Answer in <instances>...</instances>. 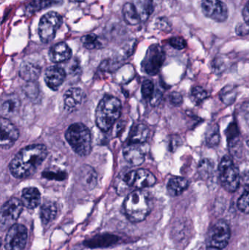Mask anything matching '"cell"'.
I'll return each instance as SVG.
<instances>
[{
    "instance_id": "obj_1",
    "label": "cell",
    "mask_w": 249,
    "mask_h": 250,
    "mask_svg": "<svg viewBox=\"0 0 249 250\" xmlns=\"http://www.w3.org/2000/svg\"><path fill=\"white\" fill-rule=\"evenodd\" d=\"M48 155V149L42 144H32L22 148L10 162V173L17 179L32 176Z\"/></svg>"
},
{
    "instance_id": "obj_2",
    "label": "cell",
    "mask_w": 249,
    "mask_h": 250,
    "mask_svg": "<svg viewBox=\"0 0 249 250\" xmlns=\"http://www.w3.org/2000/svg\"><path fill=\"white\" fill-rule=\"evenodd\" d=\"M152 207V196L143 189H135L130 192L124 203V213L132 223L143 221L150 214Z\"/></svg>"
},
{
    "instance_id": "obj_3",
    "label": "cell",
    "mask_w": 249,
    "mask_h": 250,
    "mask_svg": "<svg viewBox=\"0 0 249 250\" xmlns=\"http://www.w3.org/2000/svg\"><path fill=\"white\" fill-rule=\"evenodd\" d=\"M121 102L118 98L105 96L101 100L96 110V124L98 127L108 132L118 120L121 114Z\"/></svg>"
},
{
    "instance_id": "obj_4",
    "label": "cell",
    "mask_w": 249,
    "mask_h": 250,
    "mask_svg": "<svg viewBox=\"0 0 249 250\" xmlns=\"http://www.w3.org/2000/svg\"><path fill=\"white\" fill-rule=\"evenodd\" d=\"M65 138L75 152L85 157L92 151V135L86 125L74 123L70 125L65 132Z\"/></svg>"
},
{
    "instance_id": "obj_5",
    "label": "cell",
    "mask_w": 249,
    "mask_h": 250,
    "mask_svg": "<svg viewBox=\"0 0 249 250\" xmlns=\"http://www.w3.org/2000/svg\"><path fill=\"white\" fill-rule=\"evenodd\" d=\"M219 170L222 187L228 192H235L241 183V175L230 157L225 156L222 158Z\"/></svg>"
},
{
    "instance_id": "obj_6",
    "label": "cell",
    "mask_w": 249,
    "mask_h": 250,
    "mask_svg": "<svg viewBox=\"0 0 249 250\" xmlns=\"http://www.w3.org/2000/svg\"><path fill=\"white\" fill-rule=\"evenodd\" d=\"M165 60V52L160 45H151L142 62V70L144 73L154 76L157 74Z\"/></svg>"
},
{
    "instance_id": "obj_7",
    "label": "cell",
    "mask_w": 249,
    "mask_h": 250,
    "mask_svg": "<svg viewBox=\"0 0 249 250\" xmlns=\"http://www.w3.org/2000/svg\"><path fill=\"white\" fill-rule=\"evenodd\" d=\"M62 23V18L56 12H49L42 16L39 21V38L43 42H51L55 38L56 33Z\"/></svg>"
},
{
    "instance_id": "obj_8",
    "label": "cell",
    "mask_w": 249,
    "mask_h": 250,
    "mask_svg": "<svg viewBox=\"0 0 249 250\" xmlns=\"http://www.w3.org/2000/svg\"><path fill=\"white\" fill-rule=\"evenodd\" d=\"M23 204L17 198H11L1 207L0 224L1 229H10L16 224V220L23 211Z\"/></svg>"
},
{
    "instance_id": "obj_9",
    "label": "cell",
    "mask_w": 249,
    "mask_h": 250,
    "mask_svg": "<svg viewBox=\"0 0 249 250\" xmlns=\"http://www.w3.org/2000/svg\"><path fill=\"white\" fill-rule=\"evenodd\" d=\"M27 229L23 225L15 224L7 230L4 239L6 250H23L27 242Z\"/></svg>"
},
{
    "instance_id": "obj_10",
    "label": "cell",
    "mask_w": 249,
    "mask_h": 250,
    "mask_svg": "<svg viewBox=\"0 0 249 250\" xmlns=\"http://www.w3.org/2000/svg\"><path fill=\"white\" fill-rule=\"evenodd\" d=\"M230 236V229L228 223L224 220H219L209 230L210 246L223 249L229 244Z\"/></svg>"
},
{
    "instance_id": "obj_11",
    "label": "cell",
    "mask_w": 249,
    "mask_h": 250,
    "mask_svg": "<svg viewBox=\"0 0 249 250\" xmlns=\"http://www.w3.org/2000/svg\"><path fill=\"white\" fill-rule=\"evenodd\" d=\"M202 10L208 18L218 22L228 19V8L221 0H202Z\"/></svg>"
},
{
    "instance_id": "obj_12",
    "label": "cell",
    "mask_w": 249,
    "mask_h": 250,
    "mask_svg": "<svg viewBox=\"0 0 249 250\" xmlns=\"http://www.w3.org/2000/svg\"><path fill=\"white\" fill-rule=\"evenodd\" d=\"M1 125V139L0 145L1 148L8 149L14 145L19 138V131L13 123L9 121L8 119L2 118L0 120Z\"/></svg>"
},
{
    "instance_id": "obj_13",
    "label": "cell",
    "mask_w": 249,
    "mask_h": 250,
    "mask_svg": "<svg viewBox=\"0 0 249 250\" xmlns=\"http://www.w3.org/2000/svg\"><path fill=\"white\" fill-rule=\"evenodd\" d=\"M20 108V100L17 95L9 94L1 98L0 114L2 118L10 119L19 113Z\"/></svg>"
},
{
    "instance_id": "obj_14",
    "label": "cell",
    "mask_w": 249,
    "mask_h": 250,
    "mask_svg": "<svg viewBox=\"0 0 249 250\" xmlns=\"http://www.w3.org/2000/svg\"><path fill=\"white\" fill-rule=\"evenodd\" d=\"M66 79V72L62 67L51 66L45 70L44 75L47 86L54 91H57Z\"/></svg>"
},
{
    "instance_id": "obj_15",
    "label": "cell",
    "mask_w": 249,
    "mask_h": 250,
    "mask_svg": "<svg viewBox=\"0 0 249 250\" xmlns=\"http://www.w3.org/2000/svg\"><path fill=\"white\" fill-rule=\"evenodd\" d=\"M83 93L81 89L73 87L66 91L64 95V106L70 111H76L81 105Z\"/></svg>"
},
{
    "instance_id": "obj_16",
    "label": "cell",
    "mask_w": 249,
    "mask_h": 250,
    "mask_svg": "<svg viewBox=\"0 0 249 250\" xmlns=\"http://www.w3.org/2000/svg\"><path fill=\"white\" fill-rule=\"evenodd\" d=\"M72 56V50L65 42H59L51 47L49 51V58L54 63H61L68 61Z\"/></svg>"
},
{
    "instance_id": "obj_17",
    "label": "cell",
    "mask_w": 249,
    "mask_h": 250,
    "mask_svg": "<svg viewBox=\"0 0 249 250\" xmlns=\"http://www.w3.org/2000/svg\"><path fill=\"white\" fill-rule=\"evenodd\" d=\"M40 73V66L29 61L23 62L19 69V76L27 82H35L38 80Z\"/></svg>"
},
{
    "instance_id": "obj_18",
    "label": "cell",
    "mask_w": 249,
    "mask_h": 250,
    "mask_svg": "<svg viewBox=\"0 0 249 250\" xmlns=\"http://www.w3.org/2000/svg\"><path fill=\"white\" fill-rule=\"evenodd\" d=\"M124 159L133 166L143 164L145 160L144 153L140 147L135 145H129L123 150Z\"/></svg>"
},
{
    "instance_id": "obj_19",
    "label": "cell",
    "mask_w": 249,
    "mask_h": 250,
    "mask_svg": "<svg viewBox=\"0 0 249 250\" xmlns=\"http://www.w3.org/2000/svg\"><path fill=\"white\" fill-rule=\"evenodd\" d=\"M22 204L28 208H35L40 204L41 195L39 191L35 188H25L22 191Z\"/></svg>"
},
{
    "instance_id": "obj_20",
    "label": "cell",
    "mask_w": 249,
    "mask_h": 250,
    "mask_svg": "<svg viewBox=\"0 0 249 250\" xmlns=\"http://www.w3.org/2000/svg\"><path fill=\"white\" fill-rule=\"evenodd\" d=\"M150 130L149 127L144 125H137L133 126L129 136L130 145L143 144L149 138Z\"/></svg>"
},
{
    "instance_id": "obj_21",
    "label": "cell",
    "mask_w": 249,
    "mask_h": 250,
    "mask_svg": "<svg viewBox=\"0 0 249 250\" xmlns=\"http://www.w3.org/2000/svg\"><path fill=\"white\" fill-rule=\"evenodd\" d=\"M189 182L182 177L171 178L168 182L167 189L171 196H178L188 188Z\"/></svg>"
},
{
    "instance_id": "obj_22",
    "label": "cell",
    "mask_w": 249,
    "mask_h": 250,
    "mask_svg": "<svg viewBox=\"0 0 249 250\" xmlns=\"http://www.w3.org/2000/svg\"><path fill=\"white\" fill-rule=\"evenodd\" d=\"M132 3L138 12L142 21L147 20L153 13V5L152 0H133Z\"/></svg>"
},
{
    "instance_id": "obj_23",
    "label": "cell",
    "mask_w": 249,
    "mask_h": 250,
    "mask_svg": "<svg viewBox=\"0 0 249 250\" xmlns=\"http://www.w3.org/2000/svg\"><path fill=\"white\" fill-rule=\"evenodd\" d=\"M57 206L54 203L45 202L42 204L40 208V218L44 225H48L51 222L54 221L57 217Z\"/></svg>"
},
{
    "instance_id": "obj_24",
    "label": "cell",
    "mask_w": 249,
    "mask_h": 250,
    "mask_svg": "<svg viewBox=\"0 0 249 250\" xmlns=\"http://www.w3.org/2000/svg\"><path fill=\"white\" fill-rule=\"evenodd\" d=\"M123 16L128 24L134 26L142 22L138 12L132 2L126 3L123 7Z\"/></svg>"
},
{
    "instance_id": "obj_25",
    "label": "cell",
    "mask_w": 249,
    "mask_h": 250,
    "mask_svg": "<svg viewBox=\"0 0 249 250\" xmlns=\"http://www.w3.org/2000/svg\"><path fill=\"white\" fill-rule=\"evenodd\" d=\"M79 178L82 183L86 186L95 187L96 183V173L92 167L85 166L78 172Z\"/></svg>"
},
{
    "instance_id": "obj_26",
    "label": "cell",
    "mask_w": 249,
    "mask_h": 250,
    "mask_svg": "<svg viewBox=\"0 0 249 250\" xmlns=\"http://www.w3.org/2000/svg\"><path fill=\"white\" fill-rule=\"evenodd\" d=\"M59 2H61V0H32L28 5L27 11L29 13L38 12L54 4H58Z\"/></svg>"
},
{
    "instance_id": "obj_27",
    "label": "cell",
    "mask_w": 249,
    "mask_h": 250,
    "mask_svg": "<svg viewBox=\"0 0 249 250\" xmlns=\"http://www.w3.org/2000/svg\"><path fill=\"white\" fill-rule=\"evenodd\" d=\"M219 98L224 104L231 105L235 102L237 98L236 88L232 85H228L221 90Z\"/></svg>"
},
{
    "instance_id": "obj_28",
    "label": "cell",
    "mask_w": 249,
    "mask_h": 250,
    "mask_svg": "<svg viewBox=\"0 0 249 250\" xmlns=\"http://www.w3.org/2000/svg\"><path fill=\"white\" fill-rule=\"evenodd\" d=\"M226 135L228 137V144L230 147L236 146L239 142V129L238 125L235 123H231L226 130Z\"/></svg>"
},
{
    "instance_id": "obj_29",
    "label": "cell",
    "mask_w": 249,
    "mask_h": 250,
    "mask_svg": "<svg viewBox=\"0 0 249 250\" xmlns=\"http://www.w3.org/2000/svg\"><path fill=\"white\" fill-rule=\"evenodd\" d=\"M82 44L86 49L93 50L100 48L101 44L99 38L95 34H89L81 38Z\"/></svg>"
},
{
    "instance_id": "obj_30",
    "label": "cell",
    "mask_w": 249,
    "mask_h": 250,
    "mask_svg": "<svg viewBox=\"0 0 249 250\" xmlns=\"http://www.w3.org/2000/svg\"><path fill=\"white\" fill-rule=\"evenodd\" d=\"M220 140L219 126L217 125H214L208 131L206 142L209 147H215L219 145Z\"/></svg>"
},
{
    "instance_id": "obj_31",
    "label": "cell",
    "mask_w": 249,
    "mask_h": 250,
    "mask_svg": "<svg viewBox=\"0 0 249 250\" xmlns=\"http://www.w3.org/2000/svg\"><path fill=\"white\" fill-rule=\"evenodd\" d=\"M214 170V163L209 159H203L200 161L198 166V171L200 176L208 178L213 173Z\"/></svg>"
},
{
    "instance_id": "obj_32",
    "label": "cell",
    "mask_w": 249,
    "mask_h": 250,
    "mask_svg": "<svg viewBox=\"0 0 249 250\" xmlns=\"http://www.w3.org/2000/svg\"><path fill=\"white\" fill-rule=\"evenodd\" d=\"M209 98V93L200 86H194L191 90V99L195 105H200Z\"/></svg>"
},
{
    "instance_id": "obj_33",
    "label": "cell",
    "mask_w": 249,
    "mask_h": 250,
    "mask_svg": "<svg viewBox=\"0 0 249 250\" xmlns=\"http://www.w3.org/2000/svg\"><path fill=\"white\" fill-rule=\"evenodd\" d=\"M238 208L241 212L249 214V190H246L238 201Z\"/></svg>"
},
{
    "instance_id": "obj_34",
    "label": "cell",
    "mask_w": 249,
    "mask_h": 250,
    "mask_svg": "<svg viewBox=\"0 0 249 250\" xmlns=\"http://www.w3.org/2000/svg\"><path fill=\"white\" fill-rule=\"evenodd\" d=\"M142 95L146 99H151L154 93V85L150 80H146L143 82L141 87Z\"/></svg>"
},
{
    "instance_id": "obj_35",
    "label": "cell",
    "mask_w": 249,
    "mask_h": 250,
    "mask_svg": "<svg viewBox=\"0 0 249 250\" xmlns=\"http://www.w3.org/2000/svg\"><path fill=\"white\" fill-rule=\"evenodd\" d=\"M170 45L172 48L177 50H182L187 46V41L181 37H175V38H171L169 41Z\"/></svg>"
},
{
    "instance_id": "obj_36",
    "label": "cell",
    "mask_w": 249,
    "mask_h": 250,
    "mask_svg": "<svg viewBox=\"0 0 249 250\" xmlns=\"http://www.w3.org/2000/svg\"><path fill=\"white\" fill-rule=\"evenodd\" d=\"M42 176L46 179H56V180H63L66 178L65 172H58L57 173L55 171H44Z\"/></svg>"
},
{
    "instance_id": "obj_37",
    "label": "cell",
    "mask_w": 249,
    "mask_h": 250,
    "mask_svg": "<svg viewBox=\"0 0 249 250\" xmlns=\"http://www.w3.org/2000/svg\"><path fill=\"white\" fill-rule=\"evenodd\" d=\"M226 69V64H225L224 60L222 59H218V60H214L213 64V70L215 73H222V72L225 71Z\"/></svg>"
},
{
    "instance_id": "obj_38",
    "label": "cell",
    "mask_w": 249,
    "mask_h": 250,
    "mask_svg": "<svg viewBox=\"0 0 249 250\" xmlns=\"http://www.w3.org/2000/svg\"><path fill=\"white\" fill-rule=\"evenodd\" d=\"M169 99L171 104L175 105V106H178V105H181L183 103L182 95H181L179 92H172V93L170 95Z\"/></svg>"
},
{
    "instance_id": "obj_39",
    "label": "cell",
    "mask_w": 249,
    "mask_h": 250,
    "mask_svg": "<svg viewBox=\"0 0 249 250\" xmlns=\"http://www.w3.org/2000/svg\"><path fill=\"white\" fill-rule=\"evenodd\" d=\"M162 99V94L159 92H154L153 96L151 98V104L153 105H156L159 104Z\"/></svg>"
},
{
    "instance_id": "obj_40",
    "label": "cell",
    "mask_w": 249,
    "mask_h": 250,
    "mask_svg": "<svg viewBox=\"0 0 249 250\" xmlns=\"http://www.w3.org/2000/svg\"><path fill=\"white\" fill-rule=\"evenodd\" d=\"M236 32H238V35H245L249 33V26L247 23L245 24H241V26H238L236 29Z\"/></svg>"
},
{
    "instance_id": "obj_41",
    "label": "cell",
    "mask_w": 249,
    "mask_h": 250,
    "mask_svg": "<svg viewBox=\"0 0 249 250\" xmlns=\"http://www.w3.org/2000/svg\"><path fill=\"white\" fill-rule=\"evenodd\" d=\"M243 16H244L245 23L249 26V1L244 7V11H243Z\"/></svg>"
},
{
    "instance_id": "obj_42",
    "label": "cell",
    "mask_w": 249,
    "mask_h": 250,
    "mask_svg": "<svg viewBox=\"0 0 249 250\" xmlns=\"http://www.w3.org/2000/svg\"><path fill=\"white\" fill-rule=\"evenodd\" d=\"M243 179H244V182H247V183H249V171L246 172L244 173V176H242Z\"/></svg>"
},
{
    "instance_id": "obj_43",
    "label": "cell",
    "mask_w": 249,
    "mask_h": 250,
    "mask_svg": "<svg viewBox=\"0 0 249 250\" xmlns=\"http://www.w3.org/2000/svg\"><path fill=\"white\" fill-rule=\"evenodd\" d=\"M207 250H222V249H219V248H214V247L210 246L209 247V248H208Z\"/></svg>"
},
{
    "instance_id": "obj_44",
    "label": "cell",
    "mask_w": 249,
    "mask_h": 250,
    "mask_svg": "<svg viewBox=\"0 0 249 250\" xmlns=\"http://www.w3.org/2000/svg\"><path fill=\"white\" fill-rule=\"evenodd\" d=\"M70 1H83V0H70Z\"/></svg>"
},
{
    "instance_id": "obj_45",
    "label": "cell",
    "mask_w": 249,
    "mask_h": 250,
    "mask_svg": "<svg viewBox=\"0 0 249 250\" xmlns=\"http://www.w3.org/2000/svg\"><path fill=\"white\" fill-rule=\"evenodd\" d=\"M247 145L249 146V141H247Z\"/></svg>"
}]
</instances>
